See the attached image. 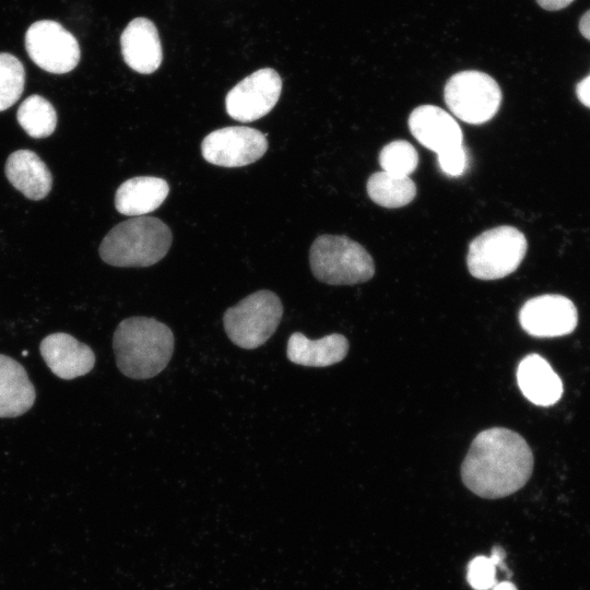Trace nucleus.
<instances>
[{
	"mask_svg": "<svg viewBox=\"0 0 590 590\" xmlns=\"http://www.w3.org/2000/svg\"><path fill=\"white\" fill-rule=\"evenodd\" d=\"M533 455L518 433L493 427L473 439L461 464L464 485L483 498L496 499L520 489L530 479Z\"/></svg>",
	"mask_w": 590,
	"mask_h": 590,
	"instance_id": "1",
	"label": "nucleus"
},
{
	"mask_svg": "<svg viewBox=\"0 0 590 590\" xmlns=\"http://www.w3.org/2000/svg\"><path fill=\"white\" fill-rule=\"evenodd\" d=\"M175 339L163 322L148 317L120 321L113 337V349L119 370L132 379H149L169 363Z\"/></svg>",
	"mask_w": 590,
	"mask_h": 590,
	"instance_id": "2",
	"label": "nucleus"
},
{
	"mask_svg": "<svg viewBox=\"0 0 590 590\" xmlns=\"http://www.w3.org/2000/svg\"><path fill=\"white\" fill-rule=\"evenodd\" d=\"M172 240V232L163 221L135 216L108 232L99 246V256L114 267H150L166 256Z\"/></svg>",
	"mask_w": 590,
	"mask_h": 590,
	"instance_id": "3",
	"label": "nucleus"
},
{
	"mask_svg": "<svg viewBox=\"0 0 590 590\" xmlns=\"http://www.w3.org/2000/svg\"><path fill=\"white\" fill-rule=\"evenodd\" d=\"M309 263L315 278L331 285L363 283L375 274V263L368 251L342 235L317 237L309 250Z\"/></svg>",
	"mask_w": 590,
	"mask_h": 590,
	"instance_id": "4",
	"label": "nucleus"
},
{
	"mask_svg": "<svg viewBox=\"0 0 590 590\" xmlns=\"http://www.w3.org/2000/svg\"><path fill=\"white\" fill-rule=\"evenodd\" d=\"M527 239L514 226L502 225L476 236L469 245L467 266L480 280H497L515 272L527 253Z\"/></svg>",
	"mask_w": 590,
	"mask_h": 590,
	"instance_id": "5",
	"label": "nucleus"
},
{
	"mask_svg": "<svg viewBox=\"0 0 590 590\" xmlns=\"http://www.w3.org/2000/svg\"><path fill=\"white\" fill-rule=\"evenodd\" d=\"M283 315L279 296L268 290L255 292L226 309L223 324L229 340L246 350L264 344L275 332Z\"/></svg>",
	"mask_w": 590,
	"mask_h": 590,
	"instance_id": "6",
	"label": "nucleus"
},
{
	"mask_svg": "<svg viewBox=\"0 0 590 590\" xmlns=\"http://www.w3.org/2000/svg\"><path fill=\"white\" fill-rule=\"evenodd\" d=\"M444 97L457 118L481 125L496 115L503 96L498 83L491 75L467 70L453 74L447 81Z\"/></svg>",
	"mask_w": 590,
	"mask_h": 590,
	"instance_id": "7",
	"label": "nucleus"
},
{
	"mask_svg": "<svg viewBox=\"0 0 590 590\" xmlns=\"http://www.w3.org/2000/svg\"><path fill=\"white\" fill-rule=\"evenodd\" d=\"M25 48L35 64L55 74L73 70L81 56L76 38L51 20L37 21L27 28Z\"/></svg>",
	"mask_w": 590,
	"mask_h": 590,
	"instance_id": "8",
	"label": "nucleus"
},
{
	"mask_svg": "<svg viewBox=\"0 0 590 590\" xmlns=\"http://www.w3.org/2000/svg\"><path fill=\"white\" fill-rule=\"evenodd\" d=\"M268 150L266 134L259 130L232 126L210 132L201 143L203 158L222 167H241L255 163Z\"/></svg>",
	"mask_w": 590,
	"mask_h": 590,
	"instance_id": "9",
	"label": "nucleus"
},
{
	"mask_svg": "<svg viewBox=\"0 0 590 590\" xmlns=\"http://www.w3.org/2000/svg\"><path fill=\"white\" fill-rule=\"evenodd\" d=\"M282 90L280 74L271 68L259 69L238 82L226 95L229 117L251 122L271 111Z\"/></svg>",
	"mask_w": 590,
	"mask_h": 590,
	"instance_id": "10",
	"label": "nucleus"
},
{
	"mask_svg": "<svg viewBox=\"0 0 590 590\" xmlns=\"http://www.w3.org/2000/svg\"><path fill=\"white\" fill-rule=\"evenodd\" d=\"M519 322L530 335L553 338L571 333L578 322L574 303L558 294L540 295L527 300L519 311Z\"/></svg>",
	"mask_w": 590,
	"mask_h": 590,
	"instance_id": "11",
	"label": "nucleus"
},
{
	"mask_svg": "<svg viewBox=\"0 0 590 590\" xmlns=\"http://www.w3.org/2000/svg\"><path fill=\"white\" fill-rule=\"evenodd\" d=\"M413 137L437 155L463 145V134L455 118L434 105H422L409 117Z\"/></svg>",
	"mask_w": 590,
	"mask_h": 590,
	"instance_id": "12",
	"label": "nucleus"
},
{
	"mask_svg": "<svg viewBox=\"0 0 590 590\" xmlns=\"http://www.w3.org/2000/svg\"><path fill=\"white\" fill-rule=\"evenodd\" d=\"M39 351L49 369L66 380L88 374L95 364L92 349L64 332L44 338Z\"/></svg>",
	"mask_w": 590,
	"mask_h": 590,
	"instance_id": "13",
	"label": "nucleus"
},
{
	"mask_svg": "<svg viewBox=\"0 0 590 590\" xmlns=\"http://www.w3.org/2000/svg\"><path fill=\"white\" fill-rule=\"evenodd\" d=\"M121 54L129 68L142 74L156 71L163 60L158 32L146 17L129 22L120 36Z\"/></svg>",
	"mask_w": 590,
	"mask_h": 590,
	"instance_id": "14",
	"label": "nucleus"
},
{
	"mask_svg": "<svg viewBox=\"0 0 590 590\" xmlns=\"http://www.w3.org/2000/svg\"><path fill=\"white\" fill-rule=\"evenodd\" d=\"M517 382L522 394L541 406L556 403L563 393L559 376L539 354H529L521 359L517 368Z\"/></svg>",
	"mask_w": 590,
	"mask_h": 590,
	"instance_id": "15",
	"label": "nucleus"
},
{
	"mask_svg": "<svg viewBox=\"0 0 590 590\" xmlns=\"http://www.w3.org/2000/svg\"><path fill=\"white\" fill-rule=\"evenodd\" d=\"M10 184L31 200L44 199L52 186V176L39 156L30 150L10 154L5 163Z\"/></svg>",
	"mask_w": 590,
	"mask_h": 590,
	"instance_id": "16",
	"label": "nucleus"
},
{
	"mask_svg": "<svg viewBox=\"0 0 590 590\" xmlns=\"http://www.w3.org/2000/svg\"><path fill=\"white\" fill-rule=\"evenodd\" d=\"M36 392L25 368L12 357L0 354V417H16L34 404Z\"/></svg>",
	"mask_w": 590,
	"mask_h": 590,
	"instance_id": "17",
	"label": "nucleus"
},
{
	"mask_svg": "<svg viewBox=\"0 0 590 590\" xmlns=\"http://www.w3.org/2000/svg\"><path fill=\"white\" fill-rule=\"evenodd\" d=\"M169 191L166 180L139 176L122 182L115 194V206L121 214L142 216L156 210Z\"/></svg>",
	"mask_w": 590,
	"mask_h": 590,
	"instance_id": "18",
	"label": "nucleus"
},
{
	"mask_svg": "<svg viewBox=\"0 0 590 590\" xmlns=\"http://www.w3.org/2000/svg\"><path fill=\"white\" fill-rule=\"evenodd\" d=\"M349 342L339 333L310 340L300 332H294L288 341L287 358L297 365L327 367L341 362L347 354Z\"/></svg>",
	"mask_w": 590,
	"mask_h": 590,
	"instance_id": "19",
	"label": "nucleus"
},
{
	"mask_svg": "<svg viewBox=\"0 0 590 590\" xmlns=\"http://www.w3.org/2000/svg\"><path fill=\"white\" fill-rule=\"evenodd\" d=\"M367 193L377 204L396 209L409 204L416 194L415 182L408 176L377 172L367 180Z\"/></svg>",
	"mask_w": 590,
	"mask_h": 590,
	"instance_id": "20",
	"label": "nucleus"
},
{
	"mask_svg": "<svg viewBox=\"0 0 590 590\" xmlns=\"http://www.w3.org/2000/svg\"><path fill=\"white\" fill-rule=\"evenodd\" d=\"M17 122L32 138L50 135L57 126V113L49 101L40 95H31L20 105Z\"/></svg>",
	"mask_w": 590,
	"mask_h": 590,
	"instance_id": "21",
	"label": "nucleus"
},
{
	"mask_svg": "<svg viewBox=\"0 0 590 590\" xmlns=\"http://www.w3.org/2000/svg\"><path fill=\"white\" fill-rule=\"evenodd\" d=\"M25 84L22 62L11 54L0 52V111L14 105Z\"/></svg>",
	"mask_w": 590,
	"mask_h": 590,
	"instance_id": "22",
	"label": "nucleus"
},
{
	"mask_svg": "<svg viewBox=\"0 0 590 590\" xmlns=\"http://www.w3.org/2000/svg\"><path fill=\"white\" fill-rule=\"evenodd\" d=\"M378 161L384 172L410 177L418 165V154L410 142L396 140L381 149Z\"/></svg>",
	"mask_w": 590,
	"mask_h": 590,
	"instance_id": "23",
	"label": "nucleus"
},
{
	"mask_svg": "<svg viewBox=\"0 0 590 590\" xmlns=\"http://www.w3.org/2000/svg\"><path fill=\"white\" fill-rule=\"evenodd\" d=\"M496 566L486 556H476L468 566V582L474 590H488L496 585Z\"/></svg>",
	"mask_w": 590,
	"mask_h": 590,
	"instance_id": "24",
	"label": "nucleus"
},
{
	"mask_svg": "<svg viewBox=\"0 0 590 590\" xmlns=\"http://www.w3.org/2000/svg\"><path fill=\"white\" fill-rule=\"evenodd\" d=\"M440 169L448 176L457 177L464 173L468 154L464 145L437 155Z\"/></svg>",
	"mask_w": 590,
	"mask_h": 590,
	"instance_id": "25",
	"label": "nucleus"
},
{
	"mask_svg": "<svg viewBox=\"0 0 590 590\" xmlns=\"http://www.w3.org/2000/svg\"><path fill=\"white\" fill-rule=\"evenodd\" d=\"M576 92L580 103L590 108V74L578 83Z\"/></svg>",
	"mask_w": 590,
	"mask_h": 590,
	"instance_id": "26",
	"label": "nucleus"
},
{
	"mask_svg": "<svg viewBox=\"0 0 590 590\" xmlns=\"http://www.w3.org/2000/svg\"><path fill=\"white\" fill-rule=\"evenodd\" d=\"M574 0H536L538 4L548 11H557L568 7Z\"/></svg>",
	"mask_w": 590,
	"mask_h": 590,
	"instance_id": "27",
	"label": "nucleus"
},
{
	"mask_svg": "<svg viewBox=\"0 0 590 590\" xmlns=\"http://www.w3.org/2000/svg\"><path fill=\"white\" fill-rule=\"evenodd\" d=\"M579 31L586 39L590 40V10L581 16Z\"/></svg>",
	"mask_w": 590,
	"mask_h": 590,
	"instance_id": "28",
	"label": "nucleus"
},
{
	"mask_svg": "<svg viewBox=\"0 0 590 590\" xmlns=\"http://www.w3.org/2000/svg\"><path fill=\"white\" fill-rule=\"evenodd\" d=\"M491 560L494 563L496 567H503L504 565V558H505V552L502 547L495 546L492 550V554L489 556Z\"/></svg>",
	"mask_w": 590,
	"mask_h": 590,
	"instance_id": "29",
	"label": "nucleus"
},
{
	"mask_svg": "<svg viewBox=\"0 0 590 590\" xmlns=\"http://www.w3.org/2000/svg\"><path fill=\"white\" fill-rule=\"evenodd\" d=\"M493 590H517V588L510 581H503V582L496 583L493 587Z\"/></svg>",
	"mask_w": 590,
	"mask_h": 590,
	"instance_id": "30",
	"label": "nucleus"
},
{
	"mask_svg": "<svg viewBox=\"0 0 590 590\" xmlns=\"http://www.w3.org/2000/svg\"><path fill=\"white\" fill-rule=\"evenodd\" d=\"M23 356H27V352H26V351L23 352Z\"/></svg>",
	"mask_w": 590,
	"mask_h": 590,
	"instance_id": "31",
	"label": "nucleus"
}]
</instances>
